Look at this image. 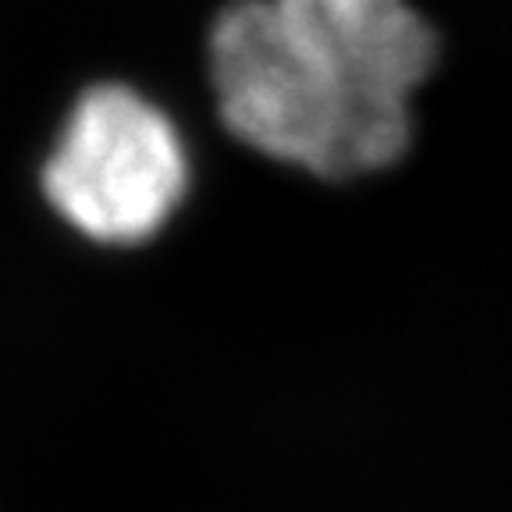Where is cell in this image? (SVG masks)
<instances>
[{"instance_id":"obj_3","label":"cell","mask_w":512,"mask_h":512,"mask_svg":"<svg viewBox=\"0 0 512 512\" xmlns=\"http://www.w3.org/2000/svg\"><path fill=\"white\" fill-rule=\"evenodd\" d=\"M299 43L349 93L406 104L438 64L434 29L406 0H274Z\"/></svg>"},{"instance_id":"obj_1","label":"cell","mask_w":512,"mask_h":512,"mask_svg":"<svg viewBox=\"0 0 512 512\" xmlns=\"http://www.w3.org/2000/svg\"><path fill=\"white\" fill-rule=\"evenodd\" d=\"M210 82L235 139L320 178L381 171L409 143V107L349 93L292 36L274 0H235L217 15Z\"/></svg>"},{"instance_id":"obj_2","label":"cell","mask_w":512,"mask_h":512,"mask_svg":"<svg viewBox=\"0 0 512 512\" xmlns=\"http://www.w3.org/2000/svg\"><path fill=\"white\" fill-rule=\"evenodd\" d=\"M185 178L189 164L168 114L118 82L79 96L43 164L50 207L107 246L150 239L178 207Z\"/></svg>"}]
</instances>
